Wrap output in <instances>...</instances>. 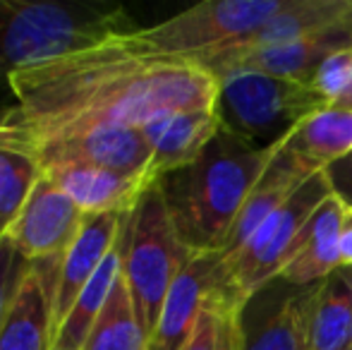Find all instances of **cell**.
Masks as SVG:
<instances>
[{
	"instance_id": "cell-26",
	"label": "cell",
	"mask_w": 352,
	"mask_h": 350,
	"mask_svg": "<svg viewBox=\"0 0 352 350\" xmlns=\"http://www.w3.org/2000/svg\"><path fill=\"white\" fill-rule=\"evenodd\" d=\"M309 87L326 106L352 108V48L329 56L311 75Z\"/></svg>"
},
{
	"instance_id": "cell-19",
	"label": "cell",
	"mask_w": 352,
	"mask_h": 350,
	"mask_svg": "<svg viewBox=\"0 0 352 350\" xmlns=\"http://www.w3.org/2000/svg\"><path fill=\"white\" fill-rule=\"evenodd\" d=\"M283 144L316 171H326L352 156V108H319L305 118Z\"/></svg>"
},
{
	"instance_id": "cell-13",
	"label": "cell",
	"mask_w": 352,
	"mask_h": 350,
	"mask_svg": "<svg viewBox=\"0 0 352 350\" xmlns=\"http://www.w3.org/2000/svg\"><path fill=\"white\" fill-rule=\"evenodd\" d=\"M127 216L120 214H87L82 221L77 238L67 248L65 257L60 262L58 285L53 290V324L56 333L65 317L70 314L72 305L77 303L79 293L87 288V283L94 278L98 266L116 248L120 238L122 223Z\"/></svg>"
},
{
	"instance_id": "cell-25",
	"label": "cell",
	"mask_w": 352,
	"mask_h": 350,
	"mask_svg": "<svg viewBox=\"0 0 352 350\" xmlns=\"http://www.w3.org/2000/svg\"><path fill=\"white\" fill-rule=\"evenodd\" d=\"M237 307L230 290H218L180 350H237Z\"/></svg>"
},
{
	"instance_id": "cell-9",
	"label": "cell",
	"mask_w": 352,
	"mask_h": 350,
	"mask_svg": "<svg viewBox=\"0 0 352 350\" xmlns=\"http://www.w3.org/2000/svg\"><path fill=\"white\" fill-rule=\"evenodd\" d=\"M319 283L297 285L276 276L237 307V350H309Z\"/></svg>"
},
{
	"instance_id": "cell-16",
	"label": "cell",
	"mask_w": 352,
	"mask_h": 350,
	"mask_svg": "<svg viewBox=\"0 0 352 350\" xmlns=\"http://www.w3.org/2000/svg\"><path fill=\"white\" fill-rule=\"evenodd\" d=\"M84 214H120L127 216L137 206L153 180L125 175L98 166H56L43 171Z\"/></svg>"
},
{
	"instance_id": "cell-4",
	"label": "cell",
	"mask_w": 352,
	"mask_h": 350,
	"mask_svg": "<svg viewBox=\"0 0 352 350\" xmlns=\"http://www.w3.org/2000/svg\"><path fill=\"white\" fill-rule=\"evenodd\" d=\"M290 0H206L161 24L113 36L116 46L148 61L199 65L228 48L242 46Z\"/></svg>"
},
{
	"instance_id": "cell-28",
	"label": "cell",
	"mask_w": 352,
	"mask_h": 350,
	"mask_svg": "<svg viewBox=\"0 0 352 350\" xmlns=\"http://www.w3.org/2000/svg\"><path fill=\"white\" fill-rule=\"evenodd\" d=\"M326 175H329L333 192L343 199V204L352 206V156L338 161V164H333V166H329V168H326Z\"/></svg>"
},
{
	"instance_id": "cell-12",
	"label": "cell",
	"mask_w": 352,
	"mask_h": 350,
	"mask_svg": "<svg viewBox=\"0 0 352 350\" xmlns=\"http://www.w3.org/2000/svg\"><path fill=\"white\" fill-rule=\"evenodd\" d=\"M218 290H230L221 252L192 254L163 300L158 322L148 336V350H180L185 346L206 303Z\"/></svg>"
},
{
	"instance_id": "cell-7",
	"label": "cell",
	"mask_w": 352,
	"mask_h": 350,
	"mask_svg": "<svg viewBox=\"0 0 352 350\" xmlns=\"http://www.w3.org/2000/svg\"><path fill=\"white\" fill-rule=\"evenodd\" d=\"M329 195H333V187L326 171H321L271 214L235 254L223 257L228 285L237 303L242 305L247 295L283 274L305 238L307 221Z\"/></svg>"
},
{
	"instance_id": "cell-6",
	"label": "cell",
	"mask_w": 352,
	"mask_h": 350,
	"mask_svg": "<svg viewBox=\"0 0 352 350\" xmlns=\"http://www.w3.org/2000/svg\"><path fill=\"white\" fill-rule=\"evenodd\" d=\"M216 113L228 132L254 149L283 144L305 118L324 108L309 85L256 70H232L216 77Z\"/></svg>"
},
{
	"instance_id": "cell-1",
	"label": "cell",
	"mask_w": 352,
	"mask_h": 350,
	"mask_svg": "<svg viewBox=\"0 0 352 350\" xmlns=\"http://www.w3.org/2000/svg\"><path fill=\"white\" fill-rule=\"evenodd\" d=\"M8 89L0 146L94 125L142 127L161 113L209 111L218 98L216 77L204 67L130 56L113 39L22 67Z\"/></svg>"
},
{
	"instance_id": "cell-29",
	"label": "cell",
	"mask_w": 352,
	"mask_h": 350,
	"mask_svg": "<svg viewBox=\"0 0 352 350\" xmlns=\"http://www.w3.org/2000/svg\"><path fill=\"white\" fill-rule=\"evenodd\" d=\"M340 266H352V206H343L340 216Z\"/></svg>"
},
{
	"instance_id": "cell-18",
	"label": "cell",
	"mask_w": 352,
	"mask_h": 350,
	"mask_svg": "<svg viewBox=\"0 0 352 350\" xmlns=\"http://www.w3.org/2000/svg\"><path fill=\"white\" fill-rule=\"evenodd\" d=\"M343 206V199L336 192L321 201L319 209L307 221L305 238H302L290 264L283 269V278L297 285H314L338 269Z\"/></svg>"
},
{
	"instance_id": "cell-30",
	"label": "cell",
	"mask_w": 352,
	"mask_h": 350,
	"mask_svg": "<svg viewBox=\"0 0 352 350\" xmlns=\"http://www.w3.org/2000/svg\"><path fill=\"white\" fill-rule=\"evenodd\" d=\"M8 106H10V103H8ZM8 106H0V116H3V111H5V108H8Z\"/></svg>"
},
{
	"instance_id": "cell-24",
	"label": "cell",
	"mask_w": 352,
	"mask_h": 350,
	"mask_svg": "<svg viewBox=\"0 0 352 350\" xmlns=\"http://www.w3.org/2000/svg\"><path fill=\"white\" fill-rule=\"evenodd\" d=\"M41 173L32 156L0 146V238L17 219Z\"/></svg>"
},
{
	"instance_id": "cell-8",
	"label": "cell",
	"mask_w": 352,
	"mask_h": 350,
	"mask_svg": "<svg viewBox=\"0 0 352 350\" xmlns=\"http://www.w3.org/2000/svg\"><path fill=\"white\" fill-rule=\"evenodd\" d=\"M3 149H14L32 156L41 171L56 168V166L84 164L151 180L148 175L151 149H148L142 127L135 125L79 127V130L17 140L12 144H5Z\"/></svg>"
},
{
	"instance_id": "cell-3",
	"label": "cell",
	"mask_w": 352,
	"mask_h": 350,
	"mask_svg": "<svg viewBox=\"0 0 352 350\" xmlns=\"http://www.w3.org/2000/svg\"><path fill=\"white\" fill-rule=\"evenodd\" d=\"M135 29L120 5L0 0V85L27 65L101 46Z\"/></svg>"
},
{
	"instance_id": "cell-5",
	"label": "cell",
	"mask_w": 352,
	"mask_h": 350,
	"mask_svg": "<svg viewBox=\"0 0 352 350\" xmlns=\"http://www.w3.org/2000/svg\"><path fill=\"white\" fill-rule=\"evenodd\" d=\"M120 248L122 276L144 331L151 336L173 281L192 257L173 228L156 182L144 190L137 206L127 214L120 230Z\"/></svg>"
},
{
	"instance_id": "cell-21",
	"label": "cell",
	"mask_w": 352,
	"mask_h": 350,
	"mask_svg": "<svg viewBox=\"0 0 352 350\" xmlns=\"http://www.w3.org/2000/svg\"><path fill=\"white\" fill-rule=\"evenodd\" d=\"M352 266H338L319 283L311 314L309 350H350Z\"/></svg>"
},
{
	"instance_id": "cell-31",
	"label": "cell",
	"mask_w": 352,
	"mask_h": 350,
	"mask_svg": "<svg viewBox=\"0 0 352 350\" xmlns=\"http://www.w3.org/2000/svg\"><path fill=\"white\" fill-rule=\"evenodd\" d=\"M350 350H352V346H350Z\"/></svg>"
},
{
	"instance_id": "cell-22",
	"label": "cell",
	"mask_w": 352,
	"mask_h": 350,
	"mask_svg": "<svg viewBox=\"0 0 352 350\" xmlns=\"http://www.w3.org/2000/svg\"><path fill=\"white\" fill-rule=\"evenodd\" d=\"M122 271V248L120 238H118L116 248L108 252L103 264L94 274V278L87 283V288L79 293L77 303L72 305L70 314L65 322L60 324L56 333V346L53 350H82L87 343L89 333H91L94 324H96L98 314H101L103 305H106L108 295H111L113 285H116L118 276Z\"/></svg>"
},
{
	"instance_id": "cell-20",
	"label": "cell",
	"mask_w": 352,
	"mask_h": 350,
	"mask_svg": "<svg viewBox=\"0 0 352 350\" xmlns=\"http://www.w3.org/2000/svg\"><path fill=\"white\" fill-rule=\"evenodd\" d=\"M352 17V0H290L242 46H280L316 36Z\"/></svg>"
},
{
	"instance_id": "cell-23",
	"label": "cell",
	"mask_w": 352,
	"mask_h": 350,
	"mask_svg": "<svg viewBox=\"0 0 352 350\" xmlns=\"http://www.w3.org/2000/svg\"><path fill=\"white\" fill-rule=\"evenodd\" d=\"M82 350H148V336L137 317L122 271Z\"/></svg>"
},
{
	"instance_id": "cell-15",
	"label": "cell",
	"mask_w": 352,
	"mask_h": 350,
	"mask_svg": "<svg viewBox=\"0 0 352 350\" xmlns=\"http://www.w3.org/2000/svg\"><path fill=\"white\" fill-rule=\"evenodd\" d=\"M216 108L209 111H170L151 118L142 132L151 149V180L192 164L221 130Z\"/></svg>"
},
{
	"instance_id": "cell-2",
	"label": "cell",
	"mask_w": 352,
	"mask_h": 350,
	"mask_svg": "<svg viewBox=\"0 0 352 350\" xmlns=\"http://www.w3.org/2000/svg\"><path fill=\"white\" fill-rule=\"evenodd\" d=\"M278 146L254 149L221 127L192 164L153 180L177 238L192 254L223 252L252 187Z\"/></svg>"
},
{
	"instance_id": "cell-10",
	"label": "cell",
	"mask_w": 352,
	"mask_h": 350,
	"mask_svg": "<svg viewBox=\"0 0 352 350\" xmlns=\"http://www.w3.org/2000/svg\"><path fill=\"white\" fill-rule=\"evenodd\" d=\"M352 48V17L316 36L280 46H235L199 63L213 77L232 70H256L309 85L316 67L333 53Z\"/></svg>"
},
{
	"instance_id": "cell-17",
	"label": "cell",
	"mask_w": 352,
	"mask_h": 350,
	"mask_svg": "<svg viewBox=\"0 0 352 350\" xmlns=\"http://www.w3.org/2000/svg\"><path fill=\"white\" fill-rule=\"evenodd\" d=\"M53 293L32 264L0 327V350H53Z\"/></svg>"
},
{
	"instance_id": "cell-27",
	"label": "cell",
	"mask_w": 352,
	"mask_h": 350,
	"mask_svg": "<svg viewBox=\"0 0 352 350\" xmlns=\"http://www.w3.org/2000/svg\"><path fill=\"white\" fill-rule=\"evenodd\" d=\"M29 269H32V262L14 248L8 235H3L0 238V327Z\"/></svg>"
},
{
	"instance_id": "cell-14",
	"label": "cell",
	"mask_w": 352,
	"mask_h": 350,
	"mask_svg": "<svg viewBox=\"0 0 352 350\" xmlns=\"http://www.w3.org/2000/svg\"><path fill=\"white\" fill-rule=\"evenodd\" d=\"M316 173H321V171H316L314 166H309L305 159H300V156L287 149L285 144H280L278 149H276L274 159H271L269 166L264 168V173L259 175V180L252 187L250 197H247L245 206H242L240 216H237L235 226H232L230 238H228L221 257L235 254L237 250L256 233V228H259L271 214H276V211Z\"/></svg>"
},
{
	"instance_id": "cell-11",
	"label": "cell",
	"mask_w": 352,
	"mask_h": 350,
	"mask_svg": "<svg viewBox=\"0 0 352 350\" xmlns=\"http://www.w3.org/2000/svg\"><path fill=\"white\" fill-rule=\"evenodd\" d=\"M84 216L70 197L41 173L5 235L29 262L63 259L82 228Z\"/></svg>"
}]
</instances>
